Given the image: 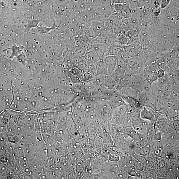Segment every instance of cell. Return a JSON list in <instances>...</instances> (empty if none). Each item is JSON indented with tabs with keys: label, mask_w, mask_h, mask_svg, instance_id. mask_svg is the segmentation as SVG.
<instances>
[{
	"label": "cell",
	"mask_w": 179,
	"mask_h": 179,
	"mask_svg": "<svg viewBox=\"0 0 179 179\" xmlns=\"http://www.w3.org/2000/svg\"><path fill=\"white\" fill-rule=\"evenodd\" d=\"M161 115L158 111L148 107L143 106L140 109L141 117L150 121L155 125Z\"/></svg>",
	"instance_id": "3957f363"
},
{
	"label": "cell",
	"mask_w": 179,
	"mask_h": 179,
	"mask_svg": "<svg viewBox=\"0 0 179 179\" xmlns=\"http://www.w3.org/2000/svg\"><path fill=\"white\" fill-rule=\"evenodd\" d=\"M132 17L131 18H123L121 23L123 30L126 32L130 30H135V25L133 20Z\"/></svg>",
	"instance_id": "30bf717a"
},
{
	"label": "cell",
	"mask_w": 179,
	"mask_h": 179,
	"mask_svg": "<svg viewBox=\"0 0 179 179\" xmlns=\"http://www.w3.org/2000/svg\"><path fill=\"white\" fill-rule=\"evenodd\" d=\"M74 66L79 69L82 73H84L87 71L88 67V64L87 61L84 56L82 57L80 59L75 63Z\"/></svg>",
	"instance_id": "7c38bea8"
},
{
	"label": "cell",
	"mask_w": 179,
	"mask_h": 179,
	"mask_svg": "<svg viewBox=\"0 0 179 179\" xmlns=\"http://www.w3.org/2000/svg\"><path fill=\"white\" fill-rule=\"evenodd\" d=\"M119 14L123 18H131L132 16L131 10L129 6L127 5H125V3L124 4L123 9Z\"/></svg>",
	"instance_id": "4fadbf2b"
},
{
	"label": "cell",
	"mask_w": 179,
	"mask_h": 179,
	"mask_svg": "<svg viewBox=\"0 0 179 179\" xmlns=\"http://www.w3.org/2000/svg\"><path fill=\"white\" fill-rule=\"evenodd\" d=\"M127 72L128 71L127 69L117 67L111 76L119 85L121 79Z\"/></svg>",
	"instance_id": "ba28073f"
},
{
	"label": "cell",
	"mask_w": 179,
	"mask_h": 179,
	"mask_svg": "<svg viewBox=\"0 0 179 179\" xmlns=\"http://www.w3.org/2000/svg\"><path fill=\"white\" fill-rule=\"evenodd\" d=\"M114 5L116 4H123L125 3V0H111Z\"/></svg>",
	"instance_id": "2e32d148"
},
{
	"label": "cell",
	"mask_w": 179,
	"mask_h": 179,
	"mask_svg": "<svg viewBox=\"0 0 179 179\" xmlns=\"http://www.w3.org/2000/svg\"><path fill=\"white\" fill-rule=\"evenodd\" d=\"M140 150V153L142 155H146L150 151V149L148 147H143Z\"/></svg>",
	"instance_id": "9a60e30c"
},
{
	"label": "cell",
	"mask_w": 179,
	"mask_h": 179,
	"mask_svg": "<svg viewBox=\"0 0 179 179\" xmlns=\"http://www.w3.org/2000/svg\"><path fill=\"white\" fill-rule=\"evenodd\" d=\"M107 47L108 46L104 43H94L93 49L98 55L104 59L106 56Z\"/></svg>",
	"instance_id": "9c48e42d"
},
{
	"label": "cell",
	"mask_w": 179,
	"mask_h": 179,
	"mask_svg": "<svg viewBox=\"0 0 179 179\" xmlns=\"http://www.w3.org/2000/svg\"><path fill=\"white\" fill-rule=\"evenodd\" d=\"M104 85L107 89L117 90L119 85L111 76L109 75L105 77Z\"/></svg>",
	"instance_id": "8fae6325"
},
{
	"label": "cell",
	"mask_w": 179,
	"mask_h": 179,
	"mask_svg": "<svg viewBox=\"0 0 179 179\" xmlns=\"http://www.w3.org/2000/svg\"><path fill=\"white\" fill-rule=\"evenodd\" d=\"M117 57L113 56H107L105 57L104 61L108 68L110 75L117 68Z\"/></svg>",
	"instance_id": "8992f818"
},
{
	"label": "cell",
	"mask_w": 179,
	"mask_h": 179,
	"mask_svg": "<svg viewBox=\"0 0 179 179\" xmlns=\"http://www.w3.org/2000/svg\"><path fill=\"white\" fill-rule=\"evenodd\" d=\"M129 106L126 104L113 109L111 121L115 125H123Z\"/></svg>",
	"instance_id": "7a4b0ae2"
},
{
	"label": "cell",
	"mask_w": 179,
	"mask_h": 179,
	"mask_svg": "<svg viewBox=\"0 0 179 179\" xmlns=\"http://www.w3.org/2000/svg\"><path fill=\"white\" fill-rule=\"evenodd\" d=\"M123 48L126 54L130 58L140 56L143 48L139 40L135 43L124 46Z\"/></svg>",
	"instance_id": "277c9868"
},
{
	"label": "cell",
	"mask_w": 179,
	"mask_h": 179,
	"mask_svg": "<svg viewBox=\"0 0 179 179\" xmlns=\"http://www.w3.org/2000/svg\"><path fill=\"white\" fill-rule=\"evenodd\" d=\"M84 57L87 61L88 65L97 64L100 60H104L101 57L98 55L93 48L86 52Z\"/></svg>",
	"instance_id": "5b68a950"
},
{
	"label": "cell",
	"mask_w": 179,
	"mask_h": 179,
	"mask_svg": "<svg viewBox=\"0 0 179 179\" xmlns=\"http://www.w3.org/2000/svg\"><path fill=\"white\" fill-rule=\"evenodd\" d=\"M145 62L140 56L130 58L127 63L128 72L130 75L138 74L144 71Z\"/></svg>",
	"instance_id": "6da1fadb"
},
{
	"label": "cell",
	"mask_w": 179,
	"mask_h": 179,
	"mask_svg": "<svg viewBox=\"0 0 179 179\" xmlns=\"http://www.w3.org/2000/svg\"><path fill=\"white\" fill-rule=\"evenodd\" d=\"M52 148H53V147H52V156L54 155L53 154V152H52V151H53V150H52ZM51 150H51V149L50 150V149H48V151H51Z\"/></svg>",
	"instance_id": "d6986e66"
},
{
	"label": "cell",
	"mask_w": 179,
	"mask_h": 179,
	"mask_svg": "<svg viewBox=\"0 0 179 179\" xmlns=\"http://www.w3.org/2000/svg\"><path fill=\"white\" fill-rule=\"evenodd\" d=\"M169 2V0H163L161 3V8H165L168 5Z\"/></svg>",
	"instance_id": "e0dca14e"
},
{
	"label": "cell",
	"mask_w": 179,
	"mask_h": 179,
	"mask_svg": "<svg viewBox=\"0 0 179 179\" xmlns=\"http://www.w3.org/2000/svg\"><path fill=\"white\" fill-rule=\"evenodd\" d=\"M97 64H92L88 65L87 71L91 74L95 76L97 75Z\"/></svg>",
	"instance_id": "5bb4252c"
},
{
	"label": "cell",
	"mask_w": 179,
	"mask_h": 179,
	"mask_svg": "<svg viewBox=\"0 0 179 179\" xmlns=\"http://www.w3.org/2000/svg\"><path fill=\"white\" fill-rule=\"evenodd\" d=\"M96 67V75H101L104 77L110 75V72L104 60H101L97 64Z\"/></svg>",
	"instance_id": "52a82bcc"
},
{
	"label": "cell",
	"mask_w": 179,
	"mask_h": 179,
	"mask_svg": "<svg viewBox=\"0 0 179 179\" xmlns=\"http://www.w3.org/2000/svg\"><path fill=\"white\" fill-rule=\"evenodd\" d=\"M139 156H138V155L136 156V157L137 158V160L140 159ZM140 160V159H139V160ZM140 162H142L143 163H146V162H145L144 161V160H143L142 158H140Z\"/></svg>",
	"instance_id": "ac0fdd59"
}]
</instances>
